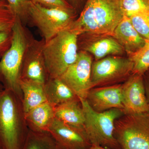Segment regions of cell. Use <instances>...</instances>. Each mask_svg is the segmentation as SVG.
<instances>
[{
  "instance_id": "1",
  "label": "cell",
  "mask_w": 149,
  "mask_h": 149,
  "mask_svg": "<svg viewBox=\"0 0 149 149\" xmlns=\"http://www.w3.org/2000/svg\"><path fill=\"white\" fill-rule=\"evenodd\" d=\"M124 16L122 0H86L80 16L71 24L80 36H113Z\"/></svg>"
},
{
  "instance_id": "2",
  "label": "cell",
  "mask_w": 149,
  "mask_h": 149,
  "mask_svg": "<svg viewBox=\"0 0 149 149\" xmlns=\"http://www.w3.org/2000/svg\"><path fill=\"white\" fill-rule=\"evenodd\" d=\"M22 100L14 91L0 92V147L21 149L28 133Z\"/></svg>"
},
{
  "instance_id": "3",
  "label": "cell",
  "mask_w": 149,
  "mask_h": 149,
  "mask_svg": "<svg viewBox=\"0 0 149 149\" xmlns=\"http://www.w3.org/2000/svg\"><path fill=\"white\" fill-rule=\"evenodd\" d=\"M79 32L71 24L45 42L43 52L49 78H58L78 55Z\"/></svg>"
},
{
  "instance_id": "4",
  "label": "cell",
  "mask_w": 149,
  "mask_h": 149,
  "mask_svg": "<svg viewBox=\"0 0 149 149\" xmlns=\"http://www.w3.org/2000/svg\"><path fill=\"white\" fill-rule=\"evenodd\" d=\"M21 20L16 17L12 29L10 47L0 60V73L5 88L17 93L22 100L19 83L22 65L27 47L32 40Z\"/></svg>"
},
{
  "instance_id": "5",
  "label": "cell",
  "mask_w": 149,
  "mask_h": 149,
  "mask_svg": "<svg viewBox=\"0 0 149 149\" xmlns=\"http://www.w3.org/2000/svg\"><path fill=\"white\" fill-rule=\"evenodd\" d=\"M80 99L84 116L85 130L92 145L110 149H122L114 135L115 122L124 114L123 111L113 109L102 112L95 111L86 99Z\"/></svg>"
},
{
  "instance_id": "6",
  "label": "cell",
  "mask_w": 149,
  "mask_h": 149,
  "mask_svg": "<svg viewBox=\"0 0 149 149\" xmlns=\"http://www.w3.org/2000/svg\"><path fill=\"white\" fill-rule=\"evenodd\" d=\"M114 135L122 149H149V112L124 114L115 122Z\"/></svg>"
},
{
  "instance_id": "7",
  "label": "cell",
  "mask_w": 149,
  "mask_h": 149,
  "mask_svg": "<svg viewBox=\"0 0 149 149\" xmlns=\"http://www.w3.org/2000/svg\"><path fill=\"white\" fill-rule=\"evenodd\" d=\"M76 13L74 8H48L32 1L28 10L29 19L40 30L45 42L74 21Z\"/></svg>"
},
{
  "instance_id": "8",
  "label": "cell",
  "mask_w": 149,
  "mask_h": 149,
  "mask_svg": "<svg viewBox=\"0 0 149 149\" xmlns=\"http://www.w3.org/2000/svg\"><path fill=\"white\" fill-rule=\"evenodd\" d=\"M130 58L109 56L93 62L91 72L92 88L110 86L124 82L133 73Z\"/></svg>"
},
{
  "instance_id": "9",
  "label": "cell",
  "mask_w": 149,
  "mask_h": 149,
  "mask_svg": "<svg viewBox=\"0 0 149 149\" xmlns=\"http://www.w3.org/2000/svg\"><path fill=\"white\" fill-rule=\"evenodd\" d=\"M93 58L85 51L78 52L76 61L59 77L79 98L86 99L92 88L91 72Z\"/></svg>"
},
{
  "instance_id": "10",
  "label": "cell",
  "mask_w": 149,
  "mask_h": 149,
  "mask_svg": "<svg viewBox=\"0 0 149 149\" xmlns=\"http://www.w3.org/2000/svg\"><path fill=\"white\" fill-rule=\"evenodd\" d=\"M121 97L124 114L149 112L143 75L132 73L122 84Z\"/></svg>"
},
{
  "instance_id": "11",
  "label": "cell",
  "mask_w": 149,
  "mask_h": 149,
  "mask_svg": "<svg viewBox=\"0 0 149 149\" xmlns=\"http://www.w3.org/2000/svg\"><path fill=\"white\" fill-rule=\"evenodd\" d=\"M45 43L44 40L34 39L29 43L22 65L20 80H31L45 85L49 79L43 52Z\"/></svg>"
},
{
  "instance_id": "12",
  "label": "cell",
  "mask_w": 149,
  "mask_h": 149,
  "mask_svg": "<svg viewBox=\"0 0 149 149\" xmlns=\"http://www.w3.org/2000/svg\"><path fill=\"white\" fill-rule=\"evenodd\" d=\"M48 132L64 149H88L92 145L85 131L68 125L56 117Z\"/></svg>"
},
{
  "instance_id": "13",
  "label": "cell",
  "mask_w": 149,
  "mask_h": 149,
  "mask_svg": "<svg viewBox=\"0 0 149 149\" xmlns=\"http://www.w3.org/2000/svg\"><path fill=\"white\" fill-rule=\"evenodd\" d=\"M122 84H118L91 88L86 100L95 111L102 112L113 109L123 111Z\"/></svg>"
},
{
  "instance_id": "14",
  "label": "cell",
  "mask_w": 149,
  "mask_h": 149,
  "mask_svg": "<svg viewBox=\"0 0 149 149\" xmlns=\"http://www.w3.org/2000/svg\"><path fill=\"white\" fill-rule=\"evenodd\" d=\"M87 36L91 37L83 42V51L93 55L96 61L108 56H122L125 53L123 47L113 36Z\"/></svg>"
},
{
  "instance_id": "15",
  "label": "cell",
  "mask_w": 149,
  "mask_h": 149,
  "mask_svg": "<svg viewBox=\"0 0 149 149\" xmlns=\"http://www.w3.org/2000/svg\"><path fill=\"white\" fill-rule=\"evenodd\" d=\"M113 37L121 45L129 57L139 52L147 42L136 31L129 18L125 16L115 29Z\"/></svg>"
},
{
  "instance_id": "16",
  "label": "cell",
  "mask_w": 149,
  "mask_h": 149,
  "mask_svg": "<svg viewBox=\"0 0 149 149\" xmlns=\"http://www.w3.org/2000/svg\"><path fill=\"white\" fill-rule=\"evenodd\" d=\"M28 129L35 132L48 131L55 118L54 107L48 102L30 110L25 114Z\"/></svg>"
},
{
  "instance_id": "17",
  "label": "cell",
  "mask_w": 149,
  "mask_h": 149,
  "mask_svg": "<svg viewBox=\"0 0 149 149\" xmlns=\"http://www.w3.org/2000/svg\"><path fill=\"white\" fill-rule=\"evenodd\" d=\"M55 117L68 125L85 130V116L80 99L54 107Z\"/></svg>"
},
{
  "instance_id": "18",
  "label": "cell",
  "mask_w": 149,
  "mask_h": 149,
  "mask_svg": "<svg viewBox=\"0 0 149 149\" xmlns=\"http://www.w3.org/2000/svg\"><path fill=\"white\" fill-rule=\"evenodd\" d=\"M19 85L25 114L35 107L47 102L42 84L31 80H20Z\"/></svg>"
},
{
  "instance_id": "19",
  "label": "cell",
  "mask_w": 149,
  "mask_h": 149,
  "mask_svg": "<svg viewBox=\"0 0 149 149\" xmlns=\"http://www.w3.org/2000/svg\"><path fill=\"white\" fill-rule=\"evenodd\" d=\"M47 101L55 107L66 102L79 99L60 78H49L44 85Z\"/></svg>"
},
{
  "instance_id": "20",
  "label": "cell",
  "mask_w": 149,
  "mask_h": 149,
  "mask_svg": "<svg viewBox=\"0 0 149 149\" xmlns=\"http://www.w3.org/2000/svg\"><path fill=\"white\" fill-rule=\"evenodd\" d=\"M21 149H64L48 131L29 130Z\"/></svg>"
},
{
  "instance_id": "21",
  "label": "cell",
  "mask_w": 149,
  "mask_h": 149,
  "mask_svg": "<svg viewBox=\"0 0 149 149\" xmlns=\"http://www.w3.org/2000/svg\"><path fill=\"white\" fill-rule=\"evenodd\" d=\"M133 63V73L143 75L149 69V41L141 49L129 57Z\"/></svg>"
},
{
  "instance_id": "22",
  "label": "cell",
  "mask_w": 149,
  "mask_h": 149,
  "mask_svg": "<svg viewBox=\"0 0 149 149\" xmlns=\"http://www.w3.org/2000/svg\"><path fill=\"white\" fill-rule=\"evenodd\" d=\"M16 18L6 0H0V32H11Z\"/></svg>"
},
{
  "instance_id": "23",
  "label": "cell",
  "mask_w": 149,
  "mask_h": 149,
  "mask_svg": "<svg viewBox=\"0 0 149 149\" xmlns=\"http://www.w3.org/2000/svg\"><path fill=\"white\" fill-rule=\"evenodd\" d=\"M125 16L130 17L149 12V0H122Z\"/></svg>"
},
{
  "instance_id": "24",
  "label": "cell",
  "mask_w": 149,
  "mask_h": 149,
  "mask_svg": "<svg viewBox=\"0 0 149 149\" xmlns=\"http://www.w3.org/2000/svg\"><path fill=\"white\" fill-rule=\"evenodd\" d=\"M128 18L138 33L149 41V12L134 15Z\"/></svg>"
},
{
  "instance_id": "25",
  "label": "cell",
  "mask_w": 149,
  "mask_h": 149,
  "mask_svg": "<svg viewBox=\"0 0 149 149\" xmlns=\"http://www.w3.org/2000/svg\"><path fill=\"white\" fill-rule=\"evenodd\" d=\"M11 10L16 17L23 22L29 19L28 10L31 0H6Z\"/></svg>"
},
{
  "instance_id": "26",
  "label": "cell",
  "mask_w": 149,
  "mask_h": 149,
  "mask_svg": "<svg viewBox=\"0 0 149 149\" xmlns=\"http://www.w3.org/2000/svg\"><path fill=\"white\" fill-rule=\"evenodd\" d=\"M48 8H73L66 0H31Z\"/></svg>"
},
{
  "instance_id": "27",
  "label": "cell",
  "mask_w": 149,
  "mask_h": 149,
  "mask_svg": "<svg viewBox=\"0 0 149 149\" xmlns=\"http://www.w3.org/2000/svg\"><path fill=\"white\" fill-rule=\"evenodd\" d=\"M11 32H0V60L10 47Z\"/></svg>"
},
{
  "instance_id": "28",
  "label": "cell",
  "mask_w": 149,
  "mask_h": 149,
  "mask_svg": "<svg viewBox=\"0 0 149 149\" xmlns=\"http://www.w3.org/2000/svg\"><path fill=\"white\" fill-rule=\"evenodd\" d=\"M143 78L146 96L149 108V69L144 73Z\"/></svg>"
},
{
  "instance_id": "29",
  "label": "cell",
  "mask_w": 149,
  "mask_h": 149,
  "mask_svg": "<svg viewBox=\"0 0 149 149\" xmlns=\"http://www.w3.org/2000/svg\"><path fill=\"white\" fill-rule=\"evenodd\" d=\"M72 7L76 10V8L78 7L81 1L83 0H66Z\"/></svg>"
},
{
  "instance_id": "30",
  "label": "cell",
  "mask_w": 149,
  "mask_h": 149,
  "mask_svg": "<svg viewBox=\"0 0 149 149\" xmlns=\"http://www.w3.org/2000/svg\"><path fill=\"white\" fill-rule=\"evenodd\" d=\"M4 85L3 80L2 77L0 73V92H1L5 89Z\"/></svg>"
},
{
  "instance_id": "31",
  "label": "cell",
  "mask_w": 149,
  "mask_h": 149,
  "mask_svg": "<svg viewBox=\"0 0 149 149\" xmlns=\"http://www.w3.org/2000/svg\"><path fill=\"white\" fill-rule=\"evenodd\" d=\"M88 149H110L104 148L98 145H92Z\"/></svg>"
},
{
  "instance_id": "32",
  "label": "cell",
  "mask_w": 149,
  "mask_h": 149,
  "mask_svg": "<svg viewBox=\"0 0 149 149\" xmlns=\"http://www.w3.org/2000/svg\"><path fill=\"white\" fill-rule=\"evenodd\" d=\"M0 149H2L1 148V147H0Z\"/></svg>"
}]
</instances>
